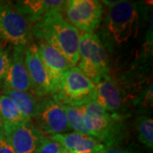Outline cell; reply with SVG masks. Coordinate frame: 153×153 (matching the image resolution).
Masks as SVG:
<instances>
[{
    "instance_id": "obj_1",
    "label": "cell",
    "mask_w": 153,
    "mask_h": 153,
    "mask_svg": "<svg viewBox=\"0 0 153 153\" xmlns=\"http://www.w3.org/2000/svg\"><path fill=\"white\" fill-rule=\"evenodd\" d=\"M33 38L47 42L57 49L71 66L79 61L80 34L63 16L62 11L54 12L31 25Z\"/></svg>"
},
{
    "instance_id": "obj_2",
    "label": "cell",
    "mask_w": 153,
    "mask_h": 153,
    "mask_svg": "<svg viewBox=\"0 0 153 153\" xmlns=\"http://www.w3.org/2000/svg\"><path fill=\"white\" fill-rule=\"evenodd\" d=\"M108 8L105 18L106 33L117 46L128 43L138 36L142 8L139 3L130 1H103Z\"/></svg>"
},
{
    "instance_id": "obj_3",
    "label": "cell",
    "mask_w": 153,
    "mask_h": 153,
    "mask_svg": "<svg viewBox=\"0 0 153 153\" xmlns=\"http://www.w3.org/2000/svg\"><path fill=\"white\" fill-rule=\"evenodd\" d=\"M84 125L88 135L98 139L105 147L118 146L125 134L124 118L107 112L95 101L82 105Z\"/></svg>"
},
{
    "instance_id": "obj_4",
    "label": "cell",
    "mask_w": 153,
    "mask_h": 153,
    "mask_svg": "<svg viewBox=\"0 0 153 153\" xmlns=\"http://www.w3.org/2000/svg\"><path fill=\"white\" fill-rule=\"evenodd\" d=\"M78 68L94 84L110 75L106 49L96 34L80 35Z\"/></svg>"
},
{
    "instance_id": "obj_5",
    "label": "cell",
    "mask_w": 153,
    "mask_h": 153,
    "mask_svg": "<svg viewBox=\"0 0 153 153\" xmlns=\"http://www.w3.org/2000/svg\"><path fill=\"white\" fill-rule=\"evenodd\" d=\"M51 97L61 105L81 106L94 101L95 84L82 71L72 66L63 74L59 90Z\"/></svg>"
},
{
    "instance_id": "obj_6",
    "label": "cell",
    "mask_w": 153,
    "mask_h": 153,
    "mask_svg": "<svg viewBox=\"0 0 153 153\" xmlns=\"http://www.w3.org/2000/svg\"><path fill=\"white\" fill-rule=\"evenodd\" d=\"M31 24L10 1H0V44L27 48L33 43Z\"/></svg>"
},
{
    "instance_id": "obj_7",
    "label": "cell",
    "mask_w": 153,
    "mask_h": 153,
    "mask_svg": "<svg viewBox=\"0 0 153 153\" xmlns=\"http://www.w3.org/2000/svg\"><path fill=\"white\" fill-rule=\"evenodd\" d=\"M64 10L71 26L84 33H93L99 27L103 14L102 4L96 0L66 1Z\"/></svg>"
},
{
    "instance_id": "obj_8",
    "label": "cell",
    "mask_w": 153,
    "mask_h": 153,
    "mask_svg": "<svg viewBox=\"0 0 153 153\" xmlns=\"http://www.w3.org/2000/svg\"><path fill=\"white\" fill-rule=\"evenodd\" d=\"M39 131L50 136L70 133L71 127L60 103L54 99L46 96L38 100V108L33 118Z\"/></svg>"
},
{
    "instance_id": "obj_9",
    "label": "cell",
    "mask_w": 153,
    "mask_h": 153,
    "mask_svg": "<svg viewBox=\"0 0 153 153\" xmlns=\"http://www.w3.org/2000/svg\"><path fill=\"white\" fill-rule=\"evenodd\" d=\"M1 132L16 153H37L44 134L30 123L1 124Z\"/></svg>"
},
{
    "instance_id": "obj_10",
    "label": "cell",
    "mask_w": 153,
    "mask_h": 153,
    "mask_svg": "<svg viewBox=\"0 0 153 153\" xmlns=\"http://www.w3.org/2000/svg\"><path fill=\"white\" fill-rule=\"evenodd\" d=\"M94 101L111 115L124 119L128 116L126 93L110 75L95 84Z\"/></svg>"
},
{
    "instance_id": "obj_11",
    "label": "cell",
    "mask_w": 153,
    "mask_h": 153,
    "mask_svg": "<svg viewBox=\"0 0 153 153\" xmlns=\"http://www.w3.org/2000/svg\"><path fill=\"white\" fill-rule=\"evenodd\" d=\"M25 63L31 82L32 93L38 99L49 96V94L53 95L55 88L33 42L25 49Z\"/></svg>"
},
{
    "instance_id": "obj_12",
    "label": "cell",
    "mask_w": 153,
    "mask_h": 153,
    "mask_svg": "<svg viewBox=\"0 0 153 153\" xmlns=\"http://www.w3.org/2000/svg\"><path fill=\"white\" fill-rule=\"evenodd\" d=\"M25 49L23 47L11 48L9 67L2 84L4 89L32 93L31 82L25 63Z\"/></svg>"
},
{
    "instance_id": "obj_13",
    "label": "cell",
    "mask_w": 153,
    "mask_h": 153,
    "mask_svg": "<svg viewBox=\"0 0 153 153\" xmlns=\"http://www.w3.org/2000/svg\"><path fill=\"white\" fill-rule=\"evenodd\" d=\"M35 44L38 55L44 63L55 88V94L59 90L60 79L63 74L72 66L66 57L49 43L42 40H36Z\"/></svg>"
},
{
    "instance_id": "obj_14",
    "label": "cell",
    "mask_w": 153,
    "mask_h": 153,
    "mask_svg": "<svg viewBox=\"0 0 153 153\" xmlns=\"http://www.w3.org/2000/svg\"><path fill=\"white\" fill-rule=\"evenodd\" d=\"M50 138L59 143L68 153H99L105 148L98 139L74 131L53 135Z\"/></svg>"
},
{
    "instance_id": "obj_15",
    "label": "cell",
    "mask_w": 153,
    "mask_h": 153,
    "mask_svg": "<svg viewBox=\"0 0 153 153\" xmlns=\"http://www.w3.org/2000/svg\"><path fill=\"white\" fill-rule=\"evenodd\" d=\"M18 11L31 25L54 12L63 11L66 1L62 0H22L14 2Z\"/></svg>"
},
{
    "instance_id": "obj_16",
    "label": "cell",
    "mask_w": 153,
    "mask_h": 153,
    "mask_svg": "<svg viewBox=\"0 0 153 153\" xmlns=\"http://www.w3.org/2000/svg\"><path fill=\"white\" fill-rule=\"evenodd\" d=\"M2 94L7 95L16 105L26 122L30 123L34 118L38 108V98L31 92L4 89Z\"/></svg>"
},
{
    "instance_id": "obj_17",
    "label": "cell",
    "mask_w": 153,
    "mask_h": 153,
    "mask_svg": "<svg viewBox=\"0 0 153 153\" xmlns=\"http://www.w3.org/2000/svg\"><path fill=\"white\" fill-rule=\"evenodd\" d=\"M137 137L139 141L149 152L153 149V119L146 115L140 116L136 120Z\"/></svg>"
},
{
    "instance_id": "obj_18",
    "label": "cell",
    "mask_w": 153,
    "mask_h": 153,
    "mask_svg": "<svg viewBox=\"0 0 153 153\" xmlns=\"http://www.w3.org/2000/svg\"><path fill=\"white\" fill-rule=\"evenodd\" d=\"M0 122L1 124L26 122L16 105L4 94H0Z\"/></svg>"
},
{
    "instance_id": "obj_19",
    "label": "cell",
    "mask_w": 153,
    "mask_h": 153,
    "mask_svg": "<svg viewBox=\"0 0 153 153\" xmlns=\"http://www.w3.org/2000/svg\"><path fill=\"white\" fill-rule=\"evenodd\" d=\"M60 105L65 111L66 119L71 129L76 133L88 134V132L84 125V122H83L84 112H83V108L82 105L71 106V105L61 104Z\"/></svg>"
},
{
    "instance_id": "obj_20",
    "label": "cell",
    "mask_w": 153,
    "mask_h": 153,
    "mask_svg": "<svg viewBox=\"0 0 153 153\" xmlns=\"http://www.w3.org/2000/svg\"><path fill=\"white\" fill-rule=\"evenodd\" d=\"M37 153H67L57 141L44 135L38 146Z\"/></svg>"
},
{
    "instance_id": "obj_21",
    "label": "cell",
    "mask_w": 153,
    "mask_h": 153,
    "mask_svg": "<svg viewBox=\"0 0 153 153\" xmlns=\"http://www.w3.org/2000/svg\"><path fill=\"white\" fill-rule=\"evenodd\" d=\"M10 62V51L5 49L4 46L0 44V88L5 77Z\"/></svg>"
},
{
    "instance_id": "obj_22",
    "label": "cell",
    "mask_w": 153,
    "mask_h": 153,
    "mask_svg": "<svg viewBox=\"0 0 153 153\" xmlns=\"http://www.w3.org/2000/svg\"><path fill=\"white\" fill-rule=\"evenodd\" d=\"M99 153H142L140 151L134 149V148L120 147V146H110L105 147L104 150Z\"/></svg>"
},
{
    "instance_id": "obj_23",
    "label": "cell",
    "mask_w": 153,
    "mask_h": 153,
    "mask_svg": "<svg viewBox=\"0 0 153 153\" xmlns=\"http://www.w3.org/2000/svg\"><path fill=\"white\" fill-rule=\"evenodd\" d=\"M0 153H16L10 143L3 135L2 132L0 133Z\"/></svg>"
},
{
    "instance_id": "obj_24",
    "label": "cell",
    "mask_w": 153,
    "mask_h": 153,
    "mask_svg": "<svg viewBox=\"0 0 153 153\" xmlns=\"http://www.w3.org/2000/svg\"><path fill=\"white\" fill-rule=\"evenodd\" d=\"M0 133H1V122H0Z\"/></svg>"
},
{
    "instance_id": "obj_25",
    "label": "cell",
    "mask_w": 153,
    "mask_h": 153,
    "mask_svg": "<svg viewBox=\"0 0 153 153\" xmlns=\"http://www.w3.org/2000/svg\"><path fill=\"white\" fill-rule=\"evenodd\" d=\"M67 153H68V152H67Z\"/></svg>"
}]
</instances>
